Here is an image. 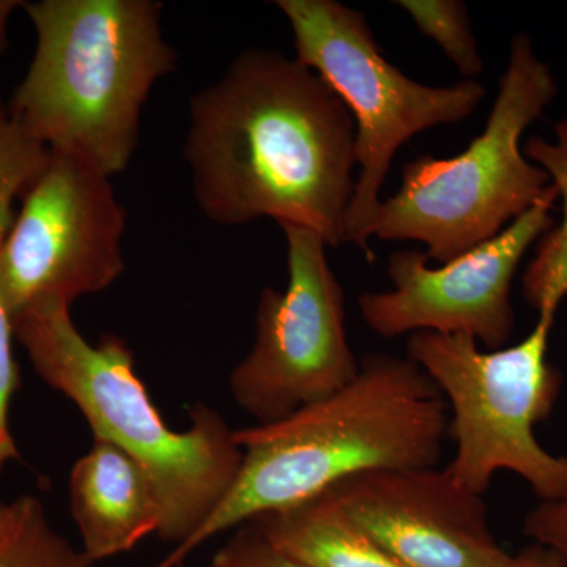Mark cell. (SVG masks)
<instances>
[{
	"mask_svg": "<svg viewBox=\"0 0 567 567\" xmlns=\"http://www.w3.org/2000/svg\"><path fill=\"white\" fill-rule=\"evenodd\" d=\"M185 159L194 199L212 223L270 218L346 244L354 178V123L308 66L251 48L189 103Z\"/></svg>",
	"mask_w": 567,
	"mask_h": 567,
	"instance_id": "1",
	"label": "cell"
},
{
	"mask_svg": "<svg viewBox=\"0 0 567 567\" xmlns=\"http://www.w3.org/2000/svg\"><path fill=\"white\" fill-rule=\"evenodd\" d=\"M447 435L450 410L423 369L406 357L369 354L334 394L279 423L235 431L244 462L229 494L153 567H181L213 537L349 477L434 468Z\"/></svg>",
	"mask_w": 567,
	"mask_h": 567,
	"instance_id": "2",
	"label": "cell"
},
{
	"mask_svg": "<svg viewBox=\"0 0 567 567\" xmlns=\"http://www.w3.org/2000/svg\"><path fill=\"white\" fill-rule=\"evenodd\" d=\"M37 47L10 114L32 140L114 177L140 144L142 110L178 55L155 0L24 2Z\"/></svg>",
	"mask_w": 567,
	"mask_h": 567,
	"instance_id": "3",
	"label": "cell"
},
{
	"mask_svg": "<svg viewBox=\"0 0 567 567\" xmlns=\"http://www.w3.org/2000/svg\"><path fill=\"white\" fill-rule=\"evenodd\" d=\"M71 306L43 301L13 320L14 338L52 390L70 399L95 439L121 447L144 466L162 503L159 539H188L229 494L244 462V447L216 410L193 406L192 425L173 431L137 375L132 349L107 334L85 341Z\"/></svg>",
	"mask_w": 567,
	"mask_h": 567,
	"instance_id": "4",
	"label": "cell"
},
{
	"mask_svg": "<svg viewBox=\"0 0 567 567\" xmlns=\"http://www.w3.org/2000/svg\"><path fill=\"white\" fill-rule=\"evenodd\" d=\"M557 96L550 66L528 33H516L483 133L451 158L406 163L401 188L380 204L372 237L420 241L429 259L446 264L505 230L550 188L522 137Z\"/></svg>",
	"mask_w": 567,
	"mask_h": 567,
	"instance_id": "5",
	"label": "cell"
},
{
	"mask_svg": "<svg viewBox=\"0 0 567 567\" xmlns=\"http://www.w3.org/2000/svg\"><path fill=\"white\" fill-rule=\"evenodd\" d=\"M555 319L537 315L522 341L496 350L468 336L421 331L406 339V358L434 382L450 410L456 454L447 475L473 494H486L496 473L509 472L539 502L567 498V456L550 453L536 436L563 385L561 372L548 360Z\"/></svg>",
	"mask_w": 567,
	"mask_h": 567,
	"instance_id": "6",
	"label": "cell"
},
{
	"mask_svg": "<svg viewBox=\"0 0 567 567\" xmlns=\"http://www.w3.org/2000/svg\"><path fill=\"white\" fill-rule=\"evenodd\" d=\"M293 33L295 59L315 71L346 104L354 123V178L346 244L372 257V229L399 148L425 130L468 118L486 99L476 80L421 84L386 61L365 14L336 0L275 2Z\"/></svg>",
	"mask_w": 567,
	"mask_h": 567,
	"instance_id": "7",
	"label": "cell"
},
{
	"mask_svg": "<svg viewBox=\"0 0 567 567\" xmlns=\"http://www.w3.org/2000/svg\"><path fill=\"white\" fill-rule=\"evenodd\" d=\"M289 281L265 287L256 339L230 372L235 404L256 425L279 423L342 390L360 363L346 330V295L328 262L327 241L315 230L281 224Z\"/></svg>",
	"mask_w": 567,
	"mask_h": 567,
	"instance_id": "8",
	"label": "cell"
},
{
	"mask_svg": "<svg viewBox=\"0 0 567 567\" xmlns=\"http://www.w3.org/2000/svg\"><path fill=\"white\" fill-rule=\"evenodd\" d=\"M21 200L0 246V300L11 320L43 301L71 306L121 278L126 208L110 175L50 151Z\"/></svg>",
	"mask_w": 567,
	"mask_h": 567,
	"instance_id": "9",
	"label": "cell"
},
{
	"mask_svg": "<svg viewBox=\"0 0 567 567\" xmlns=\"http://www.w3.org/2000/svg\"><path fill=\"white\" fill-rule=\"evenodd\" d=\"M554 185L527 213L496 237L442 267L427 254L399 249L386 274L393 289L358 298L369 330L395 339L421 331L468 336L487 350L503 349L516 327L513 282L529 248L554 227Z\"/></svg>",
	"mask_w": 567,
	"mask_h": 567,
	"instance_id": "10",
	"label": "cell"
},
{
	"mask_svg": "<svg viewBox=\"0 0 567 567\" xmlns=\"http://www.w3.org/2000/svg\"><path fill=\"white\" fill-rule=\"evenodd\" d=\"M365 535L404 567H506L483 495L445 468L363 473L328 488Z\"/></svg>",
	"mask_w": 567,
	"mask_h": 567,
	"instance_id": "11",
	"label": "cell"
},
{
	"mask_svg": "<svg viewBox=\"0 0 567 567\" xmlns=\"http://www.w3.org/2000/svg\"><path fill=\"white\" fill-rule=\"evenodd\" d=\"M71 516L93 565L158 536L163 511L152 477L121 447L93 439L70 475Z\"/></svg>",
	"mask_w": 567,
	"mask_h": 567,
	"instance_id": "12",
	"label": "cell"
},
{
	"mask_svg": "<svg viewBox=\"0 0 567 567\" xmlns=\"http://www.w3.org/2000/svg\"><path fill=\"white\" fill-rule=\"evenodd\" d=\"M281 554L308 567H404L324 491L249 520Z\"/></svg>",
	"mask_w": 567,
	"mask_h": 567,
	"instance_id": "13",
	"label": "cell"
},
{
	"mask_svg": "<svg viewBox=\"0 0 567 567\" xmlns=\"http://www.w3.org/2000/svg\"><path fill=\"white\" fill-rule=\"evenodd\" d=\"M524 152L550 177L563 200V219L537 241L535 259L522 276V293L537 315L557 316L567 298V117L555 125L554 142L533 137Z\"/></svg>",
	"mask_w": 567,
	"mask_h": 567,
	"instance_id": "14",
	"label": "cell"
},
{
	"mask_svg": "<svg viewBox=\"0 0 567 567\" xmlns=\"http://www.w3.org/2000/svg\"><path fill=\"white\" fill-rule=\"evenodd\" d=\"M81 548L52 527L37 496L0 506V567H92Z\"/></svg>",
	"mask_w": 567,
	"mask_h": 567,
	"instance_id": "15",
	"label": "cell"
},
{
	"mask_svg": "<svg viewBox=\"0 0 567 567\" xmlns=\"http://www.w3.org/2000/svg\"><path fill=\"white\" fill-rule=\"evenodd\" d=\"M395 6L412 18L424 37L435 41L464 80H476L484 73L468 9L461 0H398Z\"/></svg>",
	"mask_w": 567,
	"mask_h": 567,
	"instance_id": "16",
	"label": "cell"
},
{
	"mask_svg": "<svg viewBox=\"0 0 567 567\" xmlns=\"http://www.w3.org/2000/svg\"><path fill=\"white\" fill-rule=\"evenodd\" d=\"M13 320L0 300V473L10 462L20 458L10 429V405L20 388V369L14 358Z\"/></svg>",
	"mask_w": 567,
	"mask_h": 567,
	"instance_id": "17",
	"label": "cell"
},
{
	"mask_svg": "<svg viewBox=\"0 0 567 567\" xmlns=\"http://www.w3.org/2000/svg\"><path fill=\"white\" fill-rule=\"evenodd\" d=\"M208 567H308L276 550L251 524L241 525Z\"/></svg>",
	"mask_w": 567,
	"mask_h": 567,
	"instance_id": "18",
	"label": "cell"
},
{
	"mask_svg": "<svg viewBox=\"0 0 567 567\" xmlns=\"http://www.w3.org/2000/svg\"><path fill=\"white\" fill-rule=\"evenodd\" d=\"M524 533L532 543L555 551L567 567V498L537 503L525 517Z\"/></svg>",
	"mask_w": 567,
	"mask_h": 567,
	"instance_id": "19",
	"label": "cell"
},
{
	"mask_svg": "<svg viewBox=\"0 0 567 567\" xmlns=\"http://www.w3.org/2000/svg\"><path fill=\"white\" fill-rule=\"evenodd\" d=\"M506 567H565V565L550 548L532 543L520 548L517 554H511Z\"/></svg>",
	"mask_w": 567,
	"mask_h": 567,
	"instance_id": "20",
	"label": "cell"
},
{
	"mask_svg": "<svg viewBox=\"0 0 567 567\" xmlns=\"http://www.w3.org/2000/svg\"><path fill=\"white\" fill-rule=\"evenodd\" d=\"M22 3L24 2H20V0H0V55L9 47L7 31H9L11 14L14 10L22 9Z\"/></svg>",
	"mask_w": 567,
	"mask_h": 567,
	"instance_id": "21",
	"label": "cell"
},
{
	"mask_svg": "<svg viewBox=\"0 0 567 567\" xmlns=\"http://www.w3.org/2000/svg\"><path fill=\"white\" fill-rule=\"evenodd\" d=\"M2 505H3V502H0V506H2Z\"/></svg>",
	"mask_w": 567,
	"mask_h": 567,
	"instance_id": "22",
	"label": "cell"
}]
</instances>
